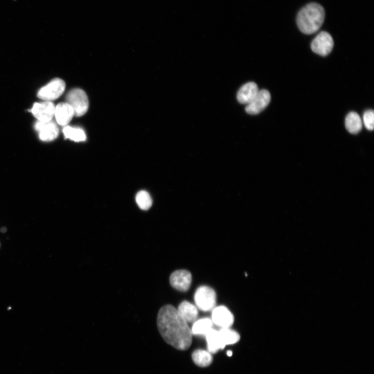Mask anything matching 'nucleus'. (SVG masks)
Listing matches in <instances>:
<instances>
[{
  "instance_id": "nucleus-1",
  "label": "nucleus",
  "mask_w": 374,
  "mask_h": 374,
  "mask_svg": "<svg viewBox=\"0 0 374 374\" xmlns=\"http://www.w3.org/2000/svg\"><path fill=\"white\" fill-rule=\"evenodd\" d=\"M157 326L162 337L169 345L182 351L190 348L193 340L192 329L174 306L167 305L160 309Z\"/></svg>"
},
{
  "instance_id": "nucleus-2",
  "label": "nucleus",
  "mask_w": 374,
  "mask_h": 374,
  "mask_svg": "<svg viewBox=\"0 0 374 374\" xmlns=\"http://www.w3.org/2000/svg\"><path fill=\"white\" fill-rule=\"evenodd\" d=\"M324 19L323 8L318 4L312 3L299 11L297 17V24L302 33L311 35L320 28Z\"/></svg>"
},
{
  "instance_id": "nucleus-3",
  "label": "nucleus",
  "mask_w": 374,
  "mask_h": 374,
  "mask_svg": "<svg viewBox=\"0 0 374 374\" xmlns=\"http://www.w3.org/2000/svg\"><path fill=\"white\" fill-rule=\"evenodd\" d=\"M66 103L72 106L75 115L81 116L88 110L89 102L85 92L80 88H74L70 90L66 96Z\"/></svg>"
},
{
  "instance_id": "nucleus-4",
  "label": "nucleus",
  "mask_w": 374,
  "mask_h": 374,
  "mask_svg": "<svg viewBox=\"0 0 374 374\" xmlns=\"http://www.w3.org/2000/svg\"><path fill=\"white\" fill-rule=\"evenodd\" d=\"M216 294L215 291L208 287L202 286L198 289L195 295L197 307L202 311L213 310L216 305Z\"/></svg>"
},
{
  "instance_id": "nucleus-5",
  "label": "nucleus",
  "mask_w": 374,
  "mask_h": 374,
  "mask_svg": "<svg viewBox=\"0 0 374 374\" xmlns=\"http://www.w3.org/2000/svg\"><path fill=\"white\" fill-rule=\"evenodd\" d=\"M65 82L61 79H53L42 87L38 91V97L45 101H54L59 98L65 90Z\"/></svg>"
},
{
  "instance_id": "nucleus-6",
  "label": "nucleus",
  "mask_w": 374,
  "mask_h": 374,
  "mask_svg": "<svg viewBox=\"0 0 374 374\" xmlns=\"http://www.w3.org/2000/svg\"><path fill=\"white\" fill-rule=\"evenodd\" d=\"M334 47V40L330 34L322 32L317 35L311 43L314 52L322 56L329 55Z\"/></svg>"
},
{
  "instance_id": "nucleus-7",
  "label": "nucleus",
  "mask_w": 374,
  "mask_h": 374,
  "mask_svg": "<svg viewBox=\"0 0 374 374\" xmlns=\"http://www.w3.org/2000/svg\"><path fill=\"white\" fill-rule=\"evenodd\" d=\"M271 101V95L266 89L259 91L256 97L247 105L246 112L251 115L260 113L269 104Z\"/></svg>"
},
{
  "instance_id": "nucleus-8",
  "label": "nucleus",
  "mask_w": 374,
  "mask_h": 374,
  "mask_svg": "<svg viewBox=\"0 0 374 374\" xmlns=\"http://www.w3.org/2000/svg\"><path fill=\"white\" fill-rule=\"evenodd\" d=\"M55 106L49 101L35 103L31 112L35 118L40 122L52 121L55 114Z\"/></svg>"
},
{
  "instance_id": "nucleus-9",
  "label": "nucleus",
  "mask_w": 374,
  "mask_h": 374,
  "mask_svg": "<svg viewBox=\"0 0 374 374\" xmlns=\"http://www.w3.org/2000/svg\"><path fill=\"white\" fill-rule=\"evenodd\" d=\"M35 130L39 132V138L43 142H51L59 135V129L52 121L49 122L37 121L35 124Z\"/></svg>"
},
{
  "instance_id": "nucleus-10",
  "label": "nucleus",
  "mask_w": 374,
  "mask_h": 374,
  "mask_svg": "<svg viewBox=\"0 0 374 374\" xmlns=\"http://www.w3.org/2000/svg\"><path fill=\"white\" fill-rule=\"evenodd\" d=\"M170 282L173 288L179 291L185 292L188 291L191 287L192 275L189 271L177 270L171 275Z\"/></svg>"
},
{
  "instance_id": "nucleus-11",
  "label": "nucleus",
  "mask_w": 374,
  "mask_h": 374,
  "mask_svg": "<svg viewBox=\"0 0 374 374\" xmlns=\"http://www.w3.org/2000/svg\"><path fill=\"white\" fill-rule=\"evenodd\" d=\"M211 320L222 329L230 328L233 324L234 317L227 308L222 306L213 309Z\"/></svg>"
},
{
  "instance_id": "nucleus-12",
  "label": "nucleus",
  "mask_w": 374,
  "mask_h": 374,
  "mask_svg": "<svg viewBox=\"0 0 374 374\" xmlns=\"http://www.w3.org/2000/svg\"><path fill=\"white\" fill-rule=\"evenodd\" d=\"M54 115L59 125L67 126L72 120L75 113L71 106L67 103H62L55 107Z\"/></svg>"
},
{
  "instance_id": "nucleus-13",
  "label": "nucleus",
  "mask_w": 374,
  "mask_h": 374,
  "mask_svg": "<svg viewBox=\"0 0 374 374\" xmlns=\"http://www.w3.org/2000/svg\"><path fill=\"white\" fill-rule=\"evenodd\" d=\"M259 91L258 86L255 83H247L239 90L237 100L240 104L247 105L256 97Z\"/></svg>"
},
{
  "instance_id": "nucleus-14",
  "label": "nucleus",
  "mask_w": 374,
  "mask_h": 374,
  "mask_svg": "<svg viewBox=\"0 0 374 374\" xmlns=\"http://www.w3.org/2000/svg\"><path fill=\"white\" fill-rule=\"evenodd\" d=\"M208 352L214 354L225 348L219 331L212 329L206 335Z\"/></svg>"
},
{
  "instance_id": "nucleus-15",
  "label": "nucleus",
  "mask_w": 374,
  "mask_h": 374,
  "mask_svg": "<svg viewBox=\"0 0 374 374\" xmlns=\"http://www.w3.org/2000/svg\"><path fill=\"white\" fill-rule=\"evenodd\" d=\"M179 315L187 322H195L197 320L198 311L196 306L191 302L184 301L182 302L178 309Z\"/></svg>"
},
{
  "instance_id": "nucleus-16",
  "label": "nucleus",
  "mask_w": 374,
  "mask_h": 374,
  "mask_svg": "<svg viewBox=\"0 0 374 374\" xmlns=\"http://www.w3.org/2000/svg\"><path fill=\"white\" fill-rule=\"evenodd\" d=\"M362 124L360 116L357 113L352 112L347 115L345 125L349 133L354 134L359 133L362 130Z\"/></svg>"
},
{
  "instance_id": "nucleus-17",
  "label": "nucleus",
  "mask_w": 374,
  "mask_h": 374,
  "mask_svg": "<svg viewBox=\"0 0 374 374\" xmlns=\"http://www.w3.org/2000/svg\"><path fill=\"white\" fill-rule=\"evenodd\" d=\"M192 359L197 366L201 367H207L213 362L212 354L208 351L202 349L195 351L192 355Z\"/></svg>"
},
{
  "instance_id": "nucleus-18",
  "label": "nucleus",
  "mask_w": 374,
  "mask_h": 374,
  "mask_svg": "<svg viewBox=\"0 0 374 374\" xmlns=\"http://www.w3.org/2000/svg\"><path fill=\"white\" fill-rule=\"evenodd\" d=\"M213 323L211 319L203 318L194 322L192 327L193 335H206L210 330L213 329Z\"/></svg>"
},
{
  "instance_id": "nucleus-19",
  "label": "nucleus",
  "mask_w": 374,
  "mask_h": 374,
  "mask_svg": "<svg viewBox=\"0 0 374 374\" xmlns=\"http://www.w3.org/2000/svg\"><path fill=\"white\" fill-rule=\"evenodd\" d=\"M63 133L66 138L76 142H84L86 138L84 131L78 128L66 126L63 129Z\"/></svg>"
},
{
  "instance_id": "nucleus-20",
  "label": "nucleus",
  "mask_w": 374,
  "mask_h": 374,
  "mask_svg": "<svg viewBox=\"0 0 374 374\" xmlns=\"http://www.w3.org/2000/svg\"><path fill=\"white\" fill-rule=\"evenodd\" d=\"M223 341L226 346L227 345H233L237 343L240 339V336L235 331L230 328H223L220 331Z\"/></svg>"
},
{
  "instance_id": "nucleus-21",
  "label": "nucleus",
  "mask_w": 374,
  "mask_h": 374,
  "mask_svg": "<svg viewBox=\"0 0 374 374\" xmlns=\"http://www.w3.org/2000/svg\"><path fill=\"white\" fill-rule=\"evenodd\" d=\"M136 201L139 208L144 210L149 209L152 204L150 195L145 191L139 192L136 196Z\"/></svg>"
},
{
  "instance_id": "nucleus-22",
  "label": "nucleus",
  "mask_w": 374,
  "mask_h": 374,
  "mask_svg": "<svg viewBox=\"0 0 374 374\" xmlns=\"http://www.w3.org/2000/svg\"><path fill=\"white\" fill-rule=\"evenodd\" d=\"M363 122L365 128L369 131H372L374 126V112L371 110L365 112L363 115Z\"/></svg>"
},
{
  "instance_id": "nucleus-23",
  "label": "nucleus",
  "mask_w": 374,
  "mask_h": 374,
  "mask_svg": "<svg viewBox=\"0 0 374 374\" xmlns=\"http://www.w3.org/2000/svg\"><path fill=\"white\" fill-rule=\"evenodd\" d=\"M232 354L233 353L232 352V351H231V350L228 351V352L227 353V356L228 357H231L232 356Z\"/></svg>"
},
{
  "instance_id": "nucleus-24",
  "label": "nucleus",
  "mask_w": 374,
  "mask_h": 374,
  "mask_svg": "<svg viewBox=\"0 0 374 374\" xmlns=\"http://www.w3.org/2000/svg\"><path fill=\"white\" fill-rule=\"evenodd\" d=\"M0 247H1V243H0Z\"/></svg>"
}]
</instances>
